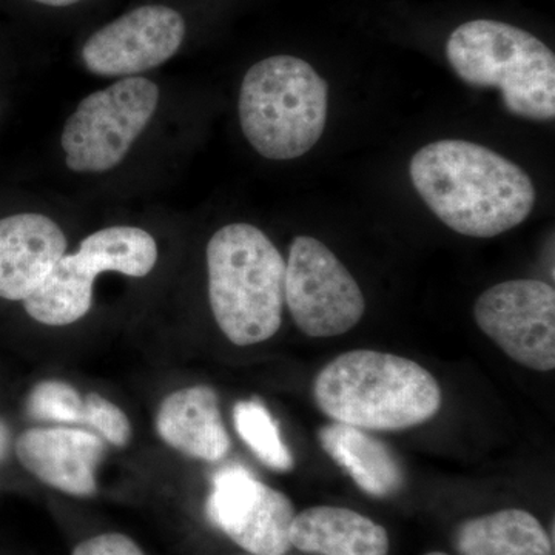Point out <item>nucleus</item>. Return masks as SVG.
<instances>
[{"instance_id":"1","label":"nucleus","mask_w":555,"mask_h":555,"mask_svg":"<svg viewBox=\"0 0 555 555\" xmlns=\"http://www.w3.org/2000/svg\"><path fill=\"white\" fill-rule=\"evenodd\" d=\"M412 184L449 229L494 238L534 210V182L494 150L462 139L433 142L411 160Z\"/></svg>"},{"instance_id":"2","label":"nucleus","mask_w":555,"mask_h":555,"mask_svg":"<svg viewBox=\"0 0 555 555\" xmlns=\"http://www.w3.org/2000/svg\"><path fill=\"white\" fill-rule=\"evenodd\" d=\"M318 408L363 430H403L438 414L441 389L427 369L409 358L377 350L341 353L313 382Z\"/></svg>"},{"instance_id":"3","label":"nucleus","mask_w":555,"mask_h":555,"mask_svg":"<svg viewBox=\"0 0 555 555\" xmlns=\"http://www.w3.org/2000/svg\"><path fill=\"white\" fill-rule=\"evenodd\" d=\"M207 269L211 312L233 345H259L280 331L286 261L264 232L246 222L219 229Z\"/></svg>"},{"instance_id":"4","label":"nucleus","mask_w":555,"mask_h":555,"mask_svg":"<svg viewBox=\"0 0 555 555\" xmlns=\"http://www.w3.org/2000/svg\"><path fill=\"white\" fill-rule=\"evenodd\" d=\"M447 56L469 86L502 91L511 115L554 119V51L531 33L505 22H466L449 36Z\"/></svg>"},{"instance_id":"5","label":"nucleus","mask_w":555,"mask_h":555,"mask_svg":"<svg viewBox=\"0 0 555 555\" xmlns=\"http://www.w3.org/2000/svg\"><path fill=\"white\" fill-rule=\"evenodd\" d=\"M327 82L294 56L259 61L240 91L241 129L259 155L287 160L315 147L326 129Z\"/></svg>"},{"instance_id":"6","label":"nucleus","mask_w":555,"mask_h":555,"mask_svg":"<svg viewBox=\"0 0 555 555\" xmlns=\"http://www.w3.org/2000/svg\"><path fill=\"white\" fill-rule=\"evenodd\" d=\"M156 261L158 246L145 230L129 225L102 229L80 243L78 254L60 259L38 291L24 299V308L46 326H68L89 313L100 273L147 276Z\"/></svg>"},{"instance_id":"7","label":"nucleus","mask_w":555,"mask_h":555,"mask_svg":"<svg viewBox=\"0 0 555 555\" xmlns=\"http://www.w3.org/2000/svg\"><path fill=\"white\" fill-rule=\"evenodd\" d=\"M159 89L131 76L83 98L62 131L65 164L78 173L119 166L158 108Z\"/></svg>"},{"instance_id":"8","label":"nucleus","mask_w":555,"mask_h":555,"mask_svg":"<svg viewBox=\"0 0 555 555\" xmlns=\"http://www.w3.org/2000/svg\"><path fill=\"white\" fill-rule=\"evenodd\" d=\"M284 301L299 331L310 338L346 334L366 312L356 278L331 248L312 236H297L292 243Z\"/></svg>"},{"instance_id":"9","label":"nucleus","mask_w":555,"mask_h":555,"mask_svg":"<svg viewBox=\"0 0 555 555\" xmlns=\"http://www.w3.org/2000/svg\"><path fill=\"white\" fill-rule=\"evenodd\" d=\"M474 318L511 360L532 371L555 367V291L539 280L495 284L478 297Z\"/></svg>"},{"instance_id":"10","label":"nucleus","mask_w":555,"mask_h":555,"mask_svg":"<svg viewBox=\"0 0 555 555\" xmlns=\"http://www.w3.org/2000/svg\"><path fill=\"white\" fill-rule=\"evenodd\" d=\"M207 516L247 553L284 555L291 551V526L297 516L294 503L244 466H225L215 474Z\"/></svg>"},{"instance_id":"11","label":"nucleus","mask_w":555,"mask_h":555,"mask_svg":"<svg viewBox=\"0 0 555 555\" xmlns=\"http://www.w3.org/2000/svg\"><path fill=\"white\" fill-rule=\"evenodd\" d=\"M184 38V17L177 10L145 5L90 36L80 57L93 75L131 78L173 57Z\"/></svg>"},{"instance_id":"12","label":"nucleus","mask_w":555,"mask_h":555,"mask_svg":"<svg viewBox=\"0 0 555 555\" xmlns=\"http://www.w3.org/2000/svg\"><path fill=\"white\" fill-rule=\"evenodd\" d=\"M104 451L100 436L69 427H35L16 441L17 459L28 473L78 496L96 494V469Z\"/></svg>"},{"instance_id":"13","label":"nucleus","mask_w":555,"mask_h":555,"mask_svg":"<svg viewBox=\"0 0 555 555\" xmlns=\"http://www.w3.org/2000/svg\"><path fill=\"white\" fill-rule=\"evenodd\" d=\"M67 238L53 219L20 214L0 219V298L24 301L65 255Z\"/></svg>"},{"instance_id":"14","label":"nucleus","mask_w":555,"mask_h":555,"mask_svg":"<svg viewBox=\"0 0 555 555\" xmlns=\"http://www.w3.org/2000/svg\"><path fill=\"white\" fill-rule=\"evenodd\" d=\"M159 437L182 454L219 462L230 451V438L218 393L210 386H192L171 393L156 416Z\"/></svg>"},{"instance_id":"15","label":"nucleus","mask_w":555,"mask_h":555,"mask_svg":"<svg viewBox=\"0 0 555 555\" xmlns=\"http://www.w3.org/2000/svg\"><path fill=\"white\" fill-rule=\"evenodd\" d=\"M291 545L313 555H387L389 535L357 511L313 506L292 521Z\"/></svg>"},{"instance_id":"16","label":"nucleus","mask_w":555,"mask_h":555,"mask_svg":"<svg viewBox=\"0 0 555 555\" xmlns=\"http://www.w3.org/2000/svg\"><path fill=\"white\" fill-rule=\"evenodd\" d=\"M318 440L367 495L386 499L403 488L404 474L397 456L366 430L332 423L321 427Z\"/></svg>"},{"instance_id":"17","label":"nucleus","mask_w":555,"mask_h":555,"mask_svg":"<svg viewBox=\"0 0 555 555\" xmlns=\"http://www.w3.org/2000/svg\"><path fill=\"white\" fill-rule=\"evenodd\" d=\"M455 542L462 555H553V540L539 518L517 507L463 521Z\"/></svg>"},{"instance_id":"18","label":"nucleus","mask_w":555,"mask_h":555,"mask_svg":"<svg viewBox=\"0 0 555 555\" xmlns=\"http://www.w3.org/2000/svg\"><path fill=\"white\" fill-rule=\"evenodd\" d=\"M233 422L241 440L257 455L262 465L276 473L292 470L294 456L264 404L257 400L240 401L233 409Z\"/></svg>"},{"instance_id":"19","label":"nucleus","mask_w":555,"mask_h":555,"mask_svg":"<svg viewBox=\"0 0 555 555\" xmlns=\"http://www.w3.org/2000/svg\"><path fill=\"white\" fill-rule=\"evenodd\" d=\"M27 412L40 422L62 423V425L82 423L83 398L68 383L50 379V382L39 383L31 390L27 401Z\"/></svg>"},{"instance_id":"20","label":"nucleus","mask_w":555,"mask_h":555,"mask_svg":"<svg viewBox=\"0 0 555 555\" xmlns=\"http://www.w3.org/2000/svg\"><path fill=\"white\" fill-rule=\"evenodd\" d=\"M82 423L115 447L129 443L131 436L129 418L116 404L100 393H89L83 398Z\"/></svg>"},{"instance_id":"21","label":"nucleus","mask_w":555,"mask_h":555,"mask_svg":"<svg viewBox=\"0 0 555 555\" xmlns=\"http://www.w3.org/2000/svg\"><path fill=\"white\" fill-rule=\"evenodd\" d=\"M73 555H145L141 547L124 534H101L79 543Z\"/></svg>"},{"instance_id":"22","label":"nucleus","mask_w":555,"mask_h":555,"mask_svg":"<svg viewBox=\"0 0 555 555\" xmlns=\"http://www.w3.org/2000/svg\"><path fill=\"white\" fill-rule=\"evenodd\" d=\"M11 436L9 427L0 420V462L7 459L10 452Z\"/></svg>"},{"instance_id":"23","label":"nucleus","mask_w":555,"mask_h":555,"mask_svg":"<svg viewBox=\"0 0 555 555\" xmlns=\"http://www.w3.org/2000/svg\"><path fill=\"white\" fill-rule=\"evenodd\" d=\"M35 2L42 3L49 7H69L80 2V0H35Z\"/></svg>"},{"instance_id":"24","label":"nucleus","mask_w":555,"mask_h":555,"mask_svg":"<svg viewBox=\"0 0 555 555\" xmlns=\"http://www.w3.org/2000/svg\"><path fill=\"white\" fill-rule=\"evenodd\" d=\"M426 555H448V554H444V553H429V554H426Z\"/></svg>"}]
</instances>
